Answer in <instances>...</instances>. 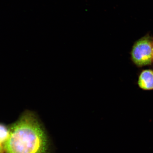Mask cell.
Instances as JSON below:
<instances>
[{
	"instance_id": "3",
	"label": "cell",
	"mask_w": 153,
	"mask_h": 153,
	"mask_svg": "<svg viewBox=\"0 0 153 153\" xmlns=\"http://www.w3.org/2000/svg\"><path fill=\"white\" fill-rule=\"evenodd\" d=\"M137 84L140 88L144 91L153 90V70L142 71L139 76Z\"/></svg>"
},
{
	"instance_id": "1",
	"label": "cell",
	"mask_w": 153,
	"mask_h": 153,
	"mask_svg": "<svg viewBox=\"0 0 153 153\" xmlns=\"http://www.w3.org/2000/svg\"><path fill=\"white\" fill-rule=\"evenodd\" d=\"M9 129L5 153H48L47 136L34 112L25 111Z\"/></svg>"
},
{
	"instance_id": "4",
	"label": "cell",
	"mask_w": 153,
	"mask_h": 153,
	"mask_svg": "<svg viewBox=\"0 0 153 153\" xmlns=\"http://www.w3.org/2000/svg\"><path fill=\"white\" fill-rule=\"evenodd\" d=\"M9 135V127L0 123V143L4 145L8 139Z\"/></svg>"
},
{
	"instance_id": "2",
	"label": "cell",
	"mask_w": 153,
	"mask_h": 153,
	"mask_svg": "<svg viewBox=\"0 0 153 153\" xmlns=\"http://www.w3.org/2000/svg\"><path fill=\"white\" fill-rule=\"evenodd\" d=\"M153 37L147 34L134 44L131 52L132 62L138 68L151 65L153 62Z\"/></svg>"
},
{
	"instance_id": "5",
	"label": "cell",
	"mask_w": 153,
	"mask_h": 153,
	"mask_svg": "<svg viewBox=\"0 0 153 153\" xmlns=\"http://www.w3.org/2000/svg\"><path fill=\"white\" fill-rule=\"evenodd\" d=\"M5 150L4 146L0 143V153H5Z\"/></svg>"
},
{
	"instance_id": "6",
	"label": "cell",
	"mask_w": 153,
	"mask_h": 153,
	"mask_svg": "<svg viewBox=\"0 0 153 153\" xmlns=\"http://www.w3.org/2000/svg\"><path fill=\"white\" fill-rule=\"evenodd\" d=\"M152 61L153 62V53H152Z\"/></svg>"
}]
</instances>
